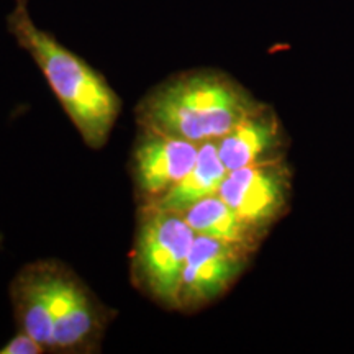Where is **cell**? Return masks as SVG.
Listing matches in <instances>:
<instances>
[{"instance_id": "obj_1", "label": "cell", "mask_w": 354, "mask_h": 354, "mask_svg": "<svg viewBox=\"0 0 354 354\" xmlns=\"http://www.w3.org/2000/svg\"><path fill=\"white\" fill-rule=\"evenodd\" d=\"M263 104L221 69L196 68L171 74L135 107L138 130L202 145L218 141Z\"/></svg>"}, {"instance_id": "obj_2", "label": "cell", "mask_w": 354, "mask_h": 354, "mask_svg": "<svg viewBox=\"0 0 354 354\" xmlns=\"http://www.w3.org/2000/svg\"><path fill=\"white\" fill-rule=\"evenodd\" d=\"M6 20L8 33L32 56L84 143L104 148L122 112L120 97L104 74L39 28L30 15L28 0H15Z\"/></svg>"}, {"instance_id": "obj_3", "label": "cell", "mask_w": 354, "mask_h": 354, "mask_svg": "<svg viewBox=\"0 0 354 354\" xmlns=\"http://www.w3.org/2000/svg\"><path fill=\"white\" fill-rule=\"evenodd\" d=\"M196 232L183 214L138 207L130 256L135 289L165 310H179V290Z\"/></svg>"}, {"instance_id": "obj_4", "label": "cell", "mask_w": 354, "mask_h": 354, "mask_svg": "<svg viewBox=\"0 0 354 354\" xmlns=\"http://www.w3.org/2000/svg\"><path fill=\"white\" fill-rule=\"evenodd\" d=\"M38 266L55 320V353H99L117 312L102 304L69 266L57 259H38Z\"/></svg>"}, {"instance_id": "obj_5", "label": "cell", "mask_w": 354, "mask_h": 354, "mask_svg": "<svg viewBox=\"0 0 354 354\" xmlns=\"http://www.w3.org/2000/svg\"><path fill=\"white\" fill-rule=\"evenodd\" d=\"M294 171L284 159L230 171L218 196L246 223L268 236L274 225L289 214Z\"/></svg>"}, {"instance_id": "obj_6", "label": "cell", "mask_w": 354, "mask_h": 354, "mask_svg": "<svg viewBox=\"0 0 354 354\" xmlns=\"http://www.w3.org/2000/svg\"><path fill=\"white\" fill-rule=\"evenodd\" d=\"M256 253L248 246L197 234L184 268L177 312L197 313L227 295Z\"/></svg>"}, {"instance_id": "obj_7", "label": "cell", "mask_w": 354, "mask_h": 354, "mask_svg": "<svg viewBox=\"0 0 354 354\" xmlns=\"http://www.w3.org/2000/svg\"><path fill=\"white\" fill-rule=\"evenodd\" d=\"M201 145L162 133L138 130L128 161L138 207H149L166 196L196 162Z\"/></svg>"}, {"instance_id": "obj_8", "label": "cell", "mask_w": 354, "mask_h": 354, "mask_svg": "<svg viewBox=\"0 0 354 354\" xmlns=\"http://www.w3.org/2000/svg\"><path fill=\"white\" fill-rule=\"evenodd\" d=\"M216 146L230 172L287 158L290 138L274 107L263 102L216 141Z\"/></svg>"}, {"instance_id": "obj_9", "label": "cell", "mask_w": 354, "mask_h": 354, "mask_svg": "<svg viewBox=\"0 0 354 354\" xmlns=\"http://www.w3.org/2000/svg\"><path fill=\"white\" fill-rule=\"evenodd\" d=\"M8 299L17 330L32 335L48 353H55V320L44 294L38 261L21 266L17 271L8 284Z\"/></svg>"}, {"instance_id": "obj_10", "label": "cell", "mask_w": 354, "mask_h": 354, "mask_svg": "<svg viewBox=\"0 0 354 354\" xmlns=\"http://www.w3.org/2000/svg\"><path fill=\"white\" fill-rule=\"evenodd\" d=\"M227 176L228 169L221 161L216 141H205L198 148L192 169L166 196H162L149 207L183 214L202 198L218 194Z\"/></svg>"}, {"instance_id": "obj_11", "label": "cell", "mask_w": 354, "mask_h": 354, "mask_svg": "<svg viewBox=\"0 0 354 354\" xmlns=\"http://www.w3.org/2000/svg\"><path fill=\"white\" fill-rule=\"evenodd\" d=\"M183 215L196 234L236 243L254 251H259L263 241L268 238L250 223H246L218 194L194 203L192 207L183 212Z\"/></svg>"}, {"instance_id": "obj_12", "label": "cell", "mask_w": 354, "mask_h": 354, "mask_svg": "<svg viewBox=\"0 0 354 354\" xmlns=\"http://www.w3.org/2000/svg\"><path fill=\"white\" fill-rule=\"evenodd\" d=\"M48 353L44 346L32 335L25 333V331L17 330L15 336H12L8 342L0 348V354H41Z\"/></svg>"}, {"instance_id": "obj_13", "label": "cell", "mask_w": 354, "mask_h": 354, "mask_svg": "<svg viewBox=\"0 0 354 354\" xmlns=\"http://www.w3.org/2000/svg\"><path fill=\"white\" fill-rule=\"evenodd\" d=\"M2 240H3V238H2V233H0V246H2Z\"/></svg>"}]
</instances>
